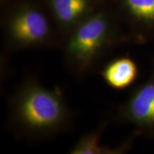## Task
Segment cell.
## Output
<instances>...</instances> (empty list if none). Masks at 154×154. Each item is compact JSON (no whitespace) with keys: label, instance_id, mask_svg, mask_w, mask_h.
Wrapping results in <instances>:
<instances>
[{"label":"cell","instance_id":"ba28073f","mask_svg":"<svg viewBox=\"0 0 154 154\" xmlns=\"http://www.w3.org/2000/svg\"><path fill=\"white\" fill-rule=\"evenodd\" d=\"M106 124L102 123L95 130L83 135L72 146L69 153L72 154H120L129 150L134 137L137 135L133 134L129 139L125 140L118 146H105L101 143V136L106 129Z\"/></svg>","mask_w":154,"mask_h":154},{"label":"cell","instance_id":"6da1fadb","mask_svg":"<svg viewBox=\"0 0 154 154\" xmlns=\"http://www.w3.org/2000/svg\"><path fill=\"white\" fill-rule=\"evenodd\" d=\"M74 115L59 88L33 77L17 85L9 99L8 123L17 136L29 141L53 138L72 128Z\"/></svg>","mask_w":154,"mask_h":154},{"label":"cell","instance_id":"3957f363","mask_svg":"<svg viewBox=\"0 0 154 154\" xmlns=\"http://www.w3.org/2000/svg\"><path fill=\"white\" fill-rule=\"evenodd\" d=\"M6 47L10 51L60 46L61 39L45 12L34 4H18L7 12L4 24Z\"/></svg>","mask_w":154,"mask_h":154},{"label":"cell","instance_id":"8992f818","mask_svg":"<svg viewBox=\"0 0 154 154\" xmlns=\"http://www.w3.org/2000/svg\"><path fill=\"white\" fill-rule=\"evenodd\" d=\"M47 5L61 42L77 25L101 8L97 0H47Z\"/></svg>","mask_w":154,"mask_h":154},{"label":"cell","instance_id":"5b68a950","mask_svg":"<svg viewBox=\"0 0 154 154\" xmlns=\"http://www.w3.org/2000/svg\"><path fill=\"white\" fill-rule=\"evenodd\" d=\"M129 27V42L146 44L154 40V0H115Z\"/></svg>","mask_w":154,"mask_h":154},{"label":"cell","instance_id":"7a4b0ae2","mask_svg":"<svg viewBox=\"0 0 154 154\" xmlns=\"http://www.w3.org/2000/svg\"><path fill=\"white\" fill-rule=\"evenodd\" d=\"M126 42H129L128 36L114 16L101 7L71 31L59 47L67 70L82 78L113 49Z\"/></svg>","mask_w":154,"mask_h":154},{"label":"cell","instance_id":"277c9868","mask_svg":"<svg viewBox=\"0 0 154 154\" xmlns=\"http://www.w3.org/2000/svg\"><path fill=\"white\" fill-rule=\"evenodd\" d=\"M119 123L132 126L137 136L154 139V61L151 74L136 86L114 116Z\"/></svg>","mask_w":154,"mask_h":154},{"label":"cell","instance_id":"52a82bcc","mask_svg":"<svg viewBox=\"0 0 154 154\" xmlns=\"http://www.w3.org/2000/svg\"><path fill=\"white\" fill-rule=\"evenodd\" d=\"M138 67L129 56H120L108 61L100 71L106 84L116 90L128 88L138 76Z\"/></svg>","mask_w":154,"mask_h":154}]
</instances>
